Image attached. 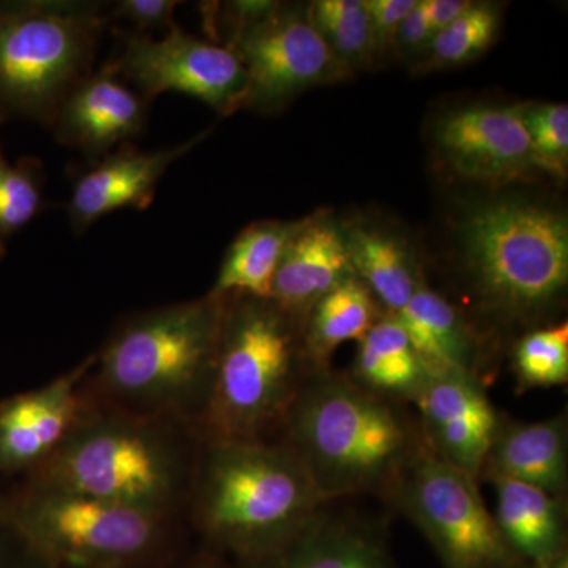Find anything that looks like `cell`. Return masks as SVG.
Instances as JSON below:
<instances>
[{
	"mask_svg": "<svg viewBox=\"0 0 568 568\" xmlns=\"http://www.w3.org/2000/svg\"><path fill=\"white\" fill-rule=\"evenodd\" d=\"M297 224L298 220H264L246 226L224 254L211 294L220 297L245 295L271 301L276 271Z\"/></svg>",
	"mask_w": 568,
	"mask_h": 568,
	"instance_id": "d4e9b609",
	"label": "cell"
},
{
	"mask_svg": "<svg viewBox=\"0 0 568 568\" xmlns=\"http://www.w3.org/2000/svg\"><path fill=\"white\" fill-rule=\"evenodd\" d=\"M435 39L428 18L424 9V0H417V6L407 14L406 20L399 26L396 33L395 47L405 55L422 54L428 52L432 40Z\"/></svg>",
	"mask_w": 568,
	"mask_h": 568,
	"instance_id": "836d02e7",
	"label": "cell"
},
{
	"mask_svg": "<svg viewBox=\"0 0 568 568\" xmlns=\"http://www.w3.org/2000/svg\"><path fill=\"white\" fill-rule=\"evenodd\" d=\"M518 387L549 388L568 381V324L534 328L523 336L514 351Z\"/></svg>",
	"mask_w": 568,
	"mask_h": 568,
	"instance_id": "f1b7e54d",
	"label": "cell"
},
{
	"mask_svg": "<svg viewBox=\"0 0 568 568\" xmlns=\"http://www.w3.org/2000/svg\"><path fill=\"white\" fill-rule=\"evenodd\" d=\"M499 11L488 3H470L465 13L436 33L422 69H452L477 59L491 47L499 31Z\"/></svg>",
	"mask_w": 568,
	"mask_h": 568,
	"instance_id": "4316f807",
	"label": "cell"
},
{
	"mask_svg": "<svg viewBox=\"0 0 568 568\" xmlns=\"http://www.w3.org/2000/svg\"><path fill=\"white\" fill-rule=\"evenodd\" d=\"M194 568H200V567H194Z\"/></svg>",
	"mask_w": 568,
	"mask_h": 568,
	"instance_id": "74e56055",
	"label": "cell"
},
{
	"mask_svg": "<svg viewBox=\"0 0 568 568\" xmlns=\"http://www.w3.org/2000/svg\"><path fill=\"white\" fill-rule=\"evenodd\" d=\"M0 568H47L14 540L13 549L0 548Z\"/></svg>",
	"mask_w": 568,
	"mask_h": 568,
	"instance_id": "d590c367",
	"label": "cell"
},
{
	"mask_svg": "<svg viewBox=\"0 0 568 568\" xmlns=\"http://www.w3.org/2000/svg\"><path fill=\"white\" fill-rule=\"evenodd\" d=\"M437 156L466 181L504 185L540 173L523 104H470L444 114L433 130Z\"/></svg>",
	"mask_w": 568,
	"mask_h": 568,
	"instance_id": "7c38bea8",
	"label": "cell"
},
{
	"mask_svg": "<svg viewBox=\"0 0 568 568\" xmlns=\"http://www.w3.org/2000/svg\"><path fill=\"white\" fill-rule=\"evenodd\" d=\"M43 207V166L40 160L22 159L11 164L0 145V257L14 234Z\"/></svg>",
	"mask_w": 568,
	"mask_h": 568,
	"instance_id": "83f0119b",
	"label": "cell"
},
{
	"mask_svg": "<svg viewBox=\"0 0 568 568\" xmlns=\"http://www.w3.org/2000/svg\"><path fill=\"white\" fill-rule=\"evenodd\" d=\"M280 6L282 3L271 2V0H239V2L224 3L222 22L227 43L239 32L274 14Z\"/></svg>",
	"mask_w": 568,
	"mask_h": 568,
	"instance_id": "d6a6232c",
	"label": "cell"
},
{
	"mask_svg": "<svg viewBox=\"0 0 568 568\" xmlns=\"http://www.w3.org/2000/svg\"><path fill=\"white\" fill-rule=\"evenodd\" d=\"M304 325L272 301L227 295L219 353L204 402L211 443L267 440L316 373Z\"/></svg>",
	"mask_w": 568,
	"mask_h": 568,
	"instance_id": "7a4b0ae2",
	"label": "cell"
},
{
	"mask_svg": "<svg viewBox=\"0 0 568 568\" xmlns=\"http://www.w3.org/2000/svg\"><path fill=\"white\" fill-rule=\"evenodd\" d=\"M226 297L209 294L141 313L119 325L97 357L112 395L144 410H171L207 396Z\"/></svg>",
	"mask_w": 568,
	"mask_h": 568,
	"instance_id": "5b68a950",
	"label": "cell"
},
{
	"mask_svg": "<svg viewBox=\"0 0 568 568\" xmlns=\"http://www.w3.org/2000/svg\"><path fill=\"white\" fill-rule=\"evenodd\" d=\"M178 0H121L108 11L110 21L125 20L132 22L134 32L173 31Z\"/></svg>",
	"mask_w": 568,
	"mask_h": 568,
	"instance_id": "4dcf8cb0",
	"label": "cell"
},
{
	"mask_svg": "<svg viewBox=\"0 0 568 568\" xmlns=\"http://www.w3.org/2000/svg\"><path fill=\"white\" fill-rule=\"evenodd\" d=\"M354 276L343 224L331 213L317 212L298 220L276 271L271 301L304 325L324 295Z\"/></svg>",
	"mask_w": 568,
	"mask_h": 568,
	"instance_id": "2e32d148",
	"label": "cell"
},
{
	"mask_svg": "<svg viewBox=\"0 0 568 568\" xmlns=\"http://www.w3.org/2000/svg\"><path fill=\"white\" fill-rule=\"evenodd\" d=\"M39 467L36 485L159 515L173 496V452L130 418L80 422Z\"/></svg>",
	"mask_w": 568,
	"mask_h": 568,
	"instance_id": "ba28073f",
	"label": "cell"
},
{
	"mask_svg": "<svg viewBox=\"0 0 568 568\" xmlns=\"http://www.w3.org/2000/svg\"><path fill=\"white\" fill-rule=\"evenodd\" d=\"M327 504L282 443L209 444L197 478L196 514L216 544L242 555L280 551Z\"/></svg>",
	"mask_w": 568,
	"mask_h": 568,
	"instance_id": "277c9868",
	"label": "cell"
},
{
	"mask_svg": "<svg viewBox=\"0 0 568 568\" xmlns=\"http://www.w3.org/2000/svg\"><path fill=\"white\" fill-rule=\"evenodd\" d=\"M327 507L283 547L278 568H386L372 530Z\"/></svg>",
	"mask_w": 568,
	"mask_h": 568,
	"instance_id": "7402d4cb",
	"label": "cell"
},
{
	"mask_svg": "<svg viewBox=\"0 0 568 568\" xmlns=\"http://www.w3.org/2000/svg\"><path fill=\"white\" fill-rule=\"evenodd\" d=\"M2 519L47 568H138L160 538L159 515L39 485L11 499Z\"/></svg>",
	"mask_w": 568,
	"mask_h": 568,
	"instance_id": "52a82bcc",
	"label": "cell"
},
{
	"mask_svg": "<svg viewBox=\"0 0 568 568\" xmlns=\"http://www.w3.org/2000/svg\"><path fill=\"white\" fill-rule=\"evenodd\" d=\"M395 316L428 377L462 375L480 381V347L476 335L463 313L447 298L422 282Z\"/></svg>",
	"mask_w": 568,
	"mask_h": 568,
	"instance_id": "ac0fdd59",
	"label": "cell"
},
{
	"mask_svg": "<svg viewBox=\"0 0 568 568\" xmlns=\"http://www.w3.org/2000/svg\"><path fill=\"white\" fill-rule=\"evenodd\" d=\"M523 121L528 130L540 173L566 179L568 166V108L562 103L523 104Z\"/></svg>",
	"mask_w": 568,
	"mask_h": 568,
	"instance_id": "f546056e",
	"label": "cell"
},
{
	"mask_svg": "<svg viewBox=\"0 0 568 568\" xmlns=\"http://www.w3.org/2000/svg\"><path fill=\"white\" fill-rule=\"evenodd\" d=\"M248 77L244 108L272 114L316 85L345 80L347 71L316 31L308 9L278 7L226 44Z\"/></svg>",
	"mask_w": 568,
	"mask_h": 568,
	"instance_id": "8fae6325",
	"label": "cell"
},
{
	"mask_svg": "<svg viewBox=\"0 0 568 568\" xmlns=\"http://www.w3.org/2000/svg\"><path fill=\"white\" fill-rule=\"evenodd\" d=\"M118 77L108 62L71 91L51 125L55 140L99 159L144 130L149 103Z\"/></svg>",
	"mask_w": 568,
	"mask_h": 568,
	"instance_id": "e0dca14e",
	"label": "cell"
},
{
	"mask_svg": "<svg viewBox=\"0 0 568 568\" xmlns=\"http://www.w3.org/2000/svg\"><path fill=\"white\" fill-rule=\"evenodd\" d=\"M375 36L377 54L395 47L396 33L417 0H364Z\"/></svg>",
	"mask_w": 568,
	"mask_h": 568,
	"instance_id": "1f68e13d",
	"label": "cell"
},
{
	"mask_svg": "<svg viewBox=\"0 0 568 568\" xmlns=\"http://www.w3.org/2000/svg\"><path fill=\"white\" fill-rule=\"evenodd\" d=\"M308 17L347 73L364 69L376 58L375 36L364 0H317L308 7Z\"/></svg>",
	"mask_w": 568,
	"mask_h": 568,
	"instance_id": "484cf974",
	"label": "cell"
},
{
	"mask_svg": "<svg viewBox=\"0 0 568 568\" xmlns=\"http://www.w3.org/2000/svg\"><path fill=\"white\" fill-rule=\"evenodd\" d=\"M95 357L48 386L0 403V476L39 466L82 420L80 384Z\"/></svg>",
	"mask_w": 568,
	"mask_h": 568,
	"instance_id": "5bb4252c",
	"label": "cell"
},
{
	"mask_svg": "<svg viewBox=\"0 0 568 568\" xmlns=\"http://www.w3.org/2000/svg\"><path fill=\"white\" fill-rule=\"evenodd\" d=\"M207 133L155 152H141L123 144L118 152L95 160L78 175L71 189L67 212L74 233H85L108 213L148 209L171 164L196 148Z\"/></svg>",
	"mask_w": 568,
	"mask_h": 568,
	"instance_id": "9a60e30c",
	"label": "cell"
},
{
	"mask_svg": "<svg viewBox=\"0 0 568 568\" xmlns=\"http://www.w3.org/2000/svg\"><path fill=\"white\" fill-rule=\"evenodd\" d=\"M110 63L115 73L136 85L148 103L163 92H181L220 115L234 114L245 104L248 77L237 55L179 26L160 40L123 33L121 52Z\"/></svg>",
	"mask_w": 568,
	"mask_h": 568,
	"instance_id": "30bf717a",
	"label": "cell"
},
{
	"mask_svg": "<svg viewBox=\"0 0 568 568\" xmlns=\"http://www.w3.org/2000/svg\"><path fill=\"white\" fill-rule=\"evenodd\" d=\"M343 233L355 276L387 308V315H398L424 282L405 242L365 224L343 226Z\"/></svg>",
	"mask_w": 568,
	"mask_h": 568,
	"instance_id": "44dd1931",
	"label": "cell"
},
{
	"mask_svg": "<svg viewBox=\"0 0 568 568\" xmlns=\"http://www.w3.org/2000/svg\"><path fill=\"white\" fill-rule=\"evenodd\" d=\"M425 446L447 465L480 478L500 417L476 377H428L414 396Z\"/></svg>",
	"mask_w": 568,
	"mask_h": 568,
	"instance_id": "4fadbf2b",
	"label": "cell"
},
{
	"mask_svg": "<svg viewBox=\"0 0 568 568\" xmlns=\"http://www.w3.org/2000/svg\"><path fill=\"white\" fill-rule=\"evenodd\" d=\"M379 304L357 276L324 295L304 323V351L313 373L331 369V358L347 342H361L379 320Z\"/></svg>",
	"mask_w": 568,
	"mask_h": 568,
	"instance_id": "cb8c5ba5",
	"label": "cell"
},
{
	"mask_svg": "<svg viewBox=\"0 0 568 568\" xmlns=\"http://www.w3.org/2000/svg\"><path fill=\"white\" fill-rule=\"evenodd\" d=\"M511 478L566 499L568 487L567 417L534 424H503L480 478Z\"/></svg>",
	"mask_w": 568,
	"mask_h": 568,
	"instance_id": "d6986e66",
	"label": "cell"
},
{
	"mask_svg": "<svg viewBox=\"0 0 568 568\" xmlns=\"http://www.w3.org/2000/svg\"><path fill=\"white\" fill-rule=\"evenodd\" d=\"M470 3L466 0H424L426 18H428L429 28L433 33H439L452 24L459 14L469 9Z\"/></svg>",
	"mask_w": 568,
	"mask_h": 568,
	"instance_id": "e575fe53",
	"label": "cell"
},
{
	"mask_svg": "<svg viewBox=\"0 0 568 568\" xmlns=\"http://www.w3.org/2000/svg\"><path fill=\"white\" fill-rule=\"evenodd\" d=\"M463 268L481 315L529 323L562 302L568 223L562 212L521 200L474 205L459 223Z\"/></svg>",
	"mask_w": 568,
	"mask_h": 568,
	"instance_id": "3957f363",
	"label": "cell"
},
{
	"mask_svg": "<svg viewBox=\"0 0 568 568\" xmlns=\"http://www.w3.org/2000/svg\"><path fill=\"white\" fill-rule=\"evenodd\" d=\"M282 429L283 446L331 504L361 495L390 499L425 447L418 422L398 402L331 369L306 381Z\"/></svg>",
	"mask_w": 568,
	"mask_h": 568,
	"instance_id": "6da1fadb",
	"label": "cell"
},
{
	"mask_svg": "<svg viewBox=\"0 0 568 568\" xmlns=\"http://www.w3.org/2000/svg\"><path fill=\"white\" fill-rule=\"evenodd\" d=\"M110 22L99 2H0V123L22 118L51 126L91 74Z\"/></svg>",
	"mask_w": 568,
	"mask_h": 568,
	"instance_id": "8992f818",
	"label": "cell"
},
{
	"mask_svg": "<svg viewBox=\"0 0 568 568\" xmlns=\"http://www.w3.org/2000/svg\"><path fill=\"white\" fill-rule=\"evenodd\" d=\"M545 568H568V560L566 552H562V555H559L558 558L552 560L551 564H549L548 567Z\"/></svg>",
	"mask_w": 568,
	"mask_h": 568,
	"instance_id": "8d00e7d4",
	"label": "cell"
},
{
	"mask_svg": "<svg viewBox=\"0 0 568 568\" xmlns=\"http://www.w3.org/2000/svg\"><path fill=\"white\" fill-rule=\"evenodd\" d=\"M351 377L395 402H413L428 379L405 328L394 315L381 316L358 342Z\"/></svg>",
	"mask_w": 568,
	"mask_h": 568,
	"instance_id": "603a6c76",
	"label": "cell"
},
{
	"mask_svg": "<svg viewBox=\"0 0 568 568\" xmlns=\"http://www.w3.org/2000/svg\"><path fill=\"white\" fill-rule=\"evenodd\" d=\"M399 510L424 530L450 568H504L514 549L485 506L477 478L433 455L410 459L392 493Z\"/></svg>",
	"mask_w": 568,
	"mask_h": 568,
	"instance_id": "9c48e42d",
	"label": "cell"
},
{
	"mask_svg": "<svg viewBox=\"0 0 568 568\" xmlns=\"http://www.w3.org/2000/svg\"><path fill=\"white\" fill-rule=\"evenodd\" d=\"M496 493V519L508 547L545 568L562 555L566 499L511 478L489 476Z\"/></svg>",
	"mask_w": 568,
	"mask_h": 568,
	"instance_id": "ffe728a7",
	"label": "cell"
}]
</instances>
